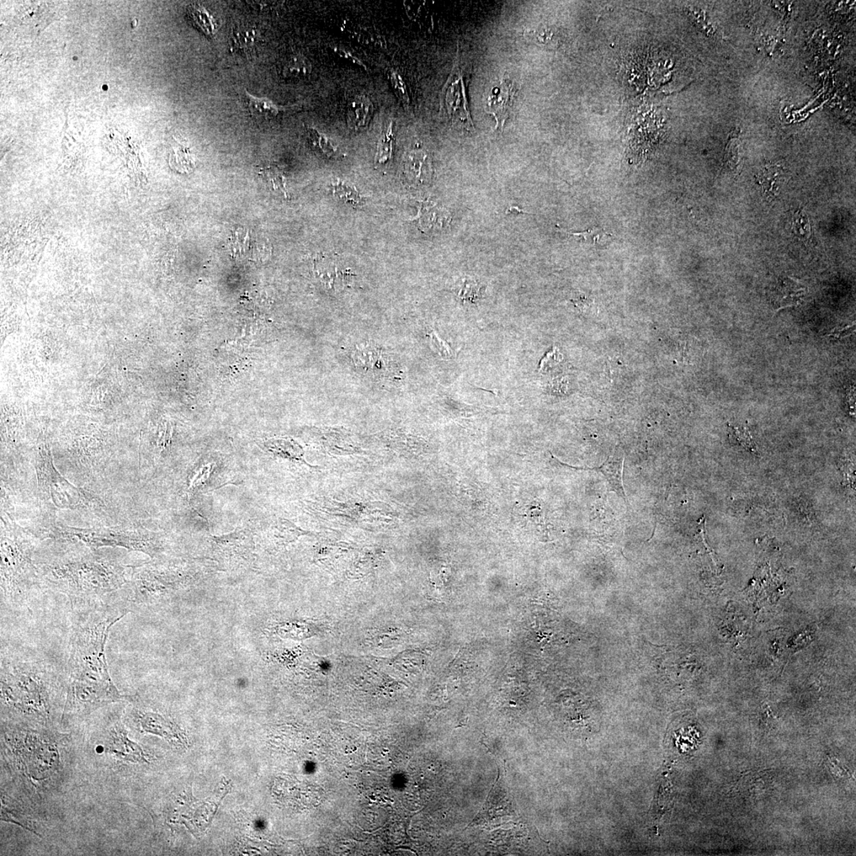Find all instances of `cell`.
Masks as SVG:
<instances>
[{"instance_id":"obj_1","label":"cell","mask_w":856,"mask_h":856,"mask_svg":"<svg viewBox=\"0 0 856 856\" xmlns=\"http://www.w3.org/2000/svg\"><path fill=\"white\" fill-rule=\"evenodd\" d=\"M129 613L119 599L72 603L63 720L125 701L110 677L106 645L111 628Z\"/></svg>"},{"instance_id":"obj_2","label":"cell","mask_w":856,"mask_h":856,"mask_svg":"<svg viewBox=\"0 0 856 856\" xmlns=\"http://www.w3.org/2000/svg\"><path fill=\"white\" fill-rule=\"evenodd\" d=\"M97 550L46 564L39 571L41 586L66 595L71 603L118 599L129 581L126 567Z\"/></svg>"},{"instance_id":"obj_3","label":"cell","mask_w":856,"mask_h":856,"mask_svg":"<svg viewBox=\"0 0 856 856\" xmlns=\"http://www.w3.org/2000/svg\"><path fill=\"white\" fill-rule=\"evenodd\" d=\"M51 659L29 650H1V704L24 717L47 719L52 710L57 666Z\"/></svg>"},{"instance_id":"obj_4","label":"cell","mask_w":856,"mask_h":856,"mask_svg":"<svg viewBox=\"0 0 856 856\" xmlns=\"http://www.w3.org/2000/svg\"><path fill=\"white\" fill-rule=\"evenodd\" d=\"M41 586L28 542L13 533L1 536V604L19 608L29 604Z\"/></svg>"},{"instance_id":"obj_5","label":"cell","mask_w":856,"mask_h":856,"mask_svg":"<svg viewBox=\"0 0 856 856\" xmlns=\"http://www.w3.org/2000/svg\"><path fill=\"white\" fill-rule=\"evenodd\" d=\"M47 537L79 541L93 550H99L101 547H121L145 553L152 557L161 550V542L156 536L137 531L57 528Z\"/></svg>"},{"instance_id":"obj_6","label":"cell","mask_w":856,"mask_h":856,"mask_svg":"<svg viewBox=\"0 0 856 856\" xmlns=\"http://www.w3.org/2000/svg\"><path fill=\"white\" fill-rule=\"evenodd\" d=\"M39 486L58 508H75L90 501V494L71 485L53 466L49 453L40 454L36 464Z\"/></svg>"},{"instance_id":"obj_7","label":"cell","mask_w":856,"mask_h":856,"mask_svg":"<svg viewBox=\"0 0 856 856\" xmlns=\"http://www.w3.org/2000/svg\"><path fill=\"white\" fill-rule=\"evenodd\" d=\"M24 754H18L23 757L21 763H25L28 774L34 776L36 779H44L43 776L55 770L59 764V754L53 744L39 740L40 737L30 733L26 737Z\"/></svg>"},{"instance_id":"obj_8","label":"cell","mask_w":856,"mask_h":856,"mask_svg":"<svg viewBox=\"0 0 856 856\" xmlns=\"http://www.w3.org/2000/svg\"><path fill=\"white\" fill-rule=\"evenodd\" d=\"M217 555L228 564L248 561L253 552L252 535L248 530H237L221 537H211Z\"/></svg>"},{"instance_id":"obj_9","label":"cell","mask_w":856,"mask_h":856,"mask_svg":"<svg viewBox=\"0 0 856 856\" xmlns=\"http://www.w3.org/2000/svg\"><path fill=\"white\" fill-rule=\"evenodd\" d=\"M513 804L510 796L507 786L504 784L503 778L498 776L496 784L489 793L487 801L481 812L473 819L469 826L481 825L498 817L512 815Z\"/></svg>"},{"instance_id":"obj_10","label":"cell","mask_w":856,"mask_h":856,"mask_svg":"<svg viewBox=\"0 0 856 856\" xmlns=\"http://www.w3.org/2000/svg\"><path fill=\"white\" fill-rule=\"evenodd\" d=\"M105 751L121 762H146L141 748L130 740L125 728L120 724L111 728L106 742Z\"/></svg>"},{"instance_id":"obj_11","label":"cell","mask_w":856,"mask_h":856,"mask_svg":"<svg viewBox=\"0 0 856 856\" xmlns=\"http://www.w3.org/2000/svg\"><path fill=\"white\" fill-rule=\"evenodd\" d=\"M517 94L515 84L508 77H504L499 88L493 90L487 101V113L492 115L497 120L496 130L502 131L505 121L509 117Z\"/></svg>"},{"instance_id":"obj_12","label":"cell","mask_w":856,"mask_h":856,"mask_svg":"<svg viewBox=\"0 0 856 856\" xmlns=\"http://www.w3.org/2000/svg\"><path fill=\"white\" fill-rule=\"evenodd\" d=\"M131 716L142 731L161 736L172 744H183V738L178 728L161 715L134 709L131 711Z\"/></svg>"},{"instance_id":"obj_13","label":"cell","mask_w":856,"mask_h":856,"mask_svg":"<svg viewBox=\"0 0 856 856\" xmlns=\"http://www.w3.org/2000/svg\"><path fill=\"white\" fill-rule=\"evenodd\" d=\"M624 455L619 451H615V453L610 456L608 459L602 466L593 468L581 467L576 468V469L593 470L602 473L606 480L608 481L611 490L615 492L621 499H624L625 502H627L624 485Z\"/></svg>"},{"instance_id":"obj_14","label":"cell","mask_w":856,"mask_h":856,"mask_svg":"<svg viewBox=\"0 0 856 856\" xmlns=\"http://www.w3.org/2000/svg\"><path fill=\"white\" fill-rule=\"evenodd\" d=\"M806 288L797 280L786 279L781 281L774 292L773 303L776 308L799 304L804 299Z\"/></svg>"},{"instance_id":"obj_15","label":"cell","mask_w":856,"mask_h":856,"mask_svg":"<svg viewBox=\"0 0 856 856\" xmlns=\"http://www.w3.org/2000/svg\"><path fill=\"white\" fill-rule=\"evenodd\" d=\"M405 173L408 180L417 185L430 178V166L426 153L421 150L410 152L405 161Z\"/></svg>"},{"instance_id":"obj_16","label":"cell","mask_w":856,"mask_h":856,"mask_svg":"<svg viewBox=\"0 0 856 856\" xmlns=\"http://www.w3.org/2000/svg\"><path fill=\"white\" fill-rule=\"evenodd\" d=\"M374 112V105L365 97H355L348 105V125L350 129L359 130L368 124Z\"/></svg>"},{"instance_id":"obj_17","label":"cell","mask_w":856,"mask_h":856,"mask_svg":"<svg viewBox=\"0 0 856 856\" xmlns=\"http://www.w3.org/2000/svg\"><path fill=\"white\" fill-rule=\"evenodd\" d=\"M259 41L258 30L249 24H238L232 32V48L243 53H252Z\"/></svg>"},{"instance_id":"obj_18","label":"cell","mask_w":856,"mask_h":856,"mask_svg":"<svg viewBox=\"0 0 856 856\" xmlns=\"http://www.w3.org/2000/svg\"><path fill=\"white\" fill-rule=\"evenodd\" d=\"M250 113L257 119H270L286 110L267 98H259L246 92Z\"/></svg>"},{"instance_id":"obj_19","label":"cell","mask_w":856,"mask_h":856,"mask_svg":"<svg viewBox=\"0 0 856 856\" xmlns=\"http://www.w3.org/2000/svg\"><path fill=\"white\" fill-rule=\"evenodd\" d=\"M353 359L356 366L368 371L381 368L382 358L380 350L370 345H361L354 350Z\"/></svg>"},{"instance_id":"obj_20","label":"cell","mask_w":856,"mask_h":856,"mask_svg":"<svg viewBox=\"0 0 856 856\" xmlns=\"http://www.w3.org/2000/svg\"><path fill=\"white\" fill-rule=\"evenodd\" d=\"M414 219L419 222V228H423L424 231H428L434 226L442 227L445 216L444 211L433 203H423L419 205L418 215Z\"/></svg>"},{"instance_id":"obj_21","label":"cell","mask_w":856,"mask_h":856,"mask_svg":"<svg viewBox=\"0 0 856 856\" xmlns=\"http://www.w3.org/2000/svg\"><path fill=\"white\" fill-rule=\"evenodd\" d=\"M312 72V65L306 57L300 54L292 56L287 60L283 68H281V74L286 79H295L305 77Z\"/></svg>"},{"instance_id":"obj_22","label":"cell","mask_w":856,"mask_h":856,"mask_svg":"<svg viewBox=\"0 0 856 856\" xmlns=\"http://www.w3.org/2000/svg\"><path fill=\"white\" fill-rule=\"evenodd\" d=\"M188 15L195 28H199L206 37H212L215 33L214 21L208 12L199 5H190L188 8Z\"/></svg>"},{"instance_id":"obj_23","label":"cell","mask_w":856,"mask_h":856,"mask_svg":"<svg viewBox=\"0 0 856 856\" xmlns=\"http://www.w3.org/2000/svg\"><path fill=\"white\" fill-rule=\"evenodd\" d=\"M393 141H395L393 121H390L381 132L379 146H377L376 154V162L377 163L384 164L390 161L393 152Z\"/></svg>"},{"instance_id":"obj_24","label":"cell","mask_w":856,"mask_h":856,"mask_svg":"<svg viewBox=\"0 0 856 856\" xmlns=\"http://www.w3.org/2000/svg\"><path fill=\"white\" fill-rule=\"evenodd\" d=\"M275 538L277 539L281 544H286L295 541L299 537L310 535V532L303 530L299 526L285 519H279L275 526Z\"/></svg>"},{"instance_id":"obj_25","label":"cell","mask_w":856,"mask_h":856,"mask_svg":"<svg viewBox=\"0 0 856 856\" xmlns=\"http://www.w3.org/2000/svg\"><path fill=\"white\" fill-rule=\"evenodd\" d=\"M171 162L175 168L183 173L193 172L195 168L194 156L188 148L182 145L174 146Z\"/></svg>"},{"instance_id":"obj_26","label":"cell","mask_w":856,"mask_h":856,"mask_svg":"<svg viewBox=\"0 0 856 856\" xmlns=\"http://www.w3.org/2000/svg\"><path fill=\"white\" fill-rule=\"evenodd\" d=\"M783 175V168L779 166H770L764 168L759 173V183L762 186L765 195H775L777 184Z\"/></svg>"},{"instance_id":"obj_27","label":"cell","mask_w":856,"mask_h":856,"mask_svg":"<svg viewBox=\"0 0 856 856\" xmlns=\"http://www.w3.org/2000/svg\"><path fill=\"white\" fill-rule=\"evenodd\" d=\"M333 194L342 201L354 206L361 205V198L354 186L341 179L334 180L332 183Z\"/></svg>"},{"instance_id":"obj_28","label":"cell","mask_w":856,"mask_h":856,"mask_svg":"<svg viewBox=\"0 0 856 856\" xmlns=\"http://www.w3.org/2000/svg\"><path fill=\"white\" fill-rule=\"evenodd\" d=\"M259 174L265 181H267L271 188L287 196L284 175L279 168L274 166L265 167L261 169Z\"/></svg>"},{"instance_id":"obj_29","label":"cell","mask_w":856,"mask_h":856,"mask_svg":"<svg viewBox=\"0 0 856 856\" xmlns=\"http://www.w3.org/2000/svg\"><path fill=\"white\" fill-rule=\"evenodd\" d=\"M461 83V79H459L458 81L452 84L446 95V104H448L450 114H456V110L460 109H464L467 112L464 104V88L460 85Z\"/></svg>"},{"instance_id":"obj_30","label":"cell","mask_w":856,"mask_h":856,"mask_svg":"<svg viewBox=\"0 0 856 856\" xmlns=\"http://www.w3.org/2000/svg\"><path fill=\"white\" fill-rule=\"evenodd\" d=\"M307 134L310 139L319 150H321L326 156L332 157L336 155L337 148L333 145L332 141L326 135L321 134L312 127H307Z\"/></svg>"},{"instance_id":"obj_31","label":"cell","mask_w":856,"mask_h":856,"mask_svg":"<svg viewBox=\"0 0 856 856\" xmlns=\"http://www.w3.org/2000/svg\"><path fill=\"white\" fill-rule=\"evenodd\" d=\"M559 232H565L567 235L574 237L581 238L584 242L591 243L593 246H597L601 240H604L606 237H610L609 233L606 232L603 228L599 227H593L588 230L581 232H574L564 230L562 228H558Z\"/></svg>"},{"instance_id":"obj_32","label":"cell","mask_w":856,"mask_h":856,"mask_svg":"<svg viewBox=\"0 0 856 856\" xmlns=\"http://www.w3.org/2000/svg\"><path fill=\"white\" fill-rule=\"evenodd\" d=\"M792 230H793L797 237L806 242L809 241L811 230L810 221L806 215L804 210H800L795 212L793 216V221H792Z\"/></svg>"},{"instance_id":"obj_33","label":"cell","mask_w":856,"mask_h":856,"mask_svg":"<svg viewBox=\"0 0 856 856\" xmlns=\"http://www.w3.org/2000/svg\"><path fill=\"white\" fill-rule=\"evenodd\" d=\"M428 337L430 347L441 358L448 359L452 357L453 353H452L449 344L441 339L437 333L435 332H430L428 335Z\"/></svg>"},{"instance_id":"obj_34","label":"cell","mask_w":856,"mask_h":856,"mask_svg":"<svg viewBox=\"0 0 856 856\" xmlns=\"http://www.w3.org/2000/svg\"><path fill=\"white\" fill-rule=\"evenodd\" d=\"M390 81L392 85L393 90L401 102L408 108L409 105V97L407 92L406 83L404 82L400 74L395 70L390 72Z\"/></svg>"},{"instance_id":"obj_35","label":"cell","mask_w":856,"mask_h":856,"mask_svg":"<svg viewBox=\"0 0 856 856\" xmlns=\"http://www.w3.org/2000/svg\"><path fill=\"white\" fill-rule=\"evenodd\" d=\"M739 143L736 138H732L727 146V161L732 168L737 166L739 161Z\"/></svg>"},{"instance_id":"obj_36","label":"cell","mask_w":856,"mask_h":856,"mask_svg":"<svg viewBox=\"0 0 856 856\" xmlns=\"http://www.w3.org/2000/svg\"><path fill=\"white\" fill-rule=\"evenodd\" d=\"M332 49L334 52L337 53V55H338L340 58H342V59L366 68V66L363 61H361L357 57L352 55V52L344 49V48L332 46Z\"/></svg>"},{"instance_id":"obj_37","label":"cell","mask_w":856,"mask_h":856,"mask_svg":"<svg viewBox=\"0 0 856 856\" xmlns=\"http://www.w3.org/2000/svg\"><path fill=\"white\" fill-rule=\"evenodd\" d=\"M854 332H855V324L854 326L853 324H850V326H845L844 328L839 327V328H833V330L829 332L827 335V337L833 339H842L844 337L850 336V335L853 334Z\"/></svg>"},{"instance_id":"obj_38","label":"cell","mask_w":856,"mask_h":856,"mask_svg":"<svg viewBox=\"0 0 856 856\" xmlns=\"http://www.w3.org/2000/svg\"><path fill=\"white\" fill-rule=\"evenodd\" d=\"M743 432H742V433H741L740 430H735L736 434H737V435H740V436H741V437H744V435H746V432H744V430H743ZM743 439H744V440H746V444H747V445H748V449H752V450H753V444H751V439H750V436H749V435H748V436H747V435H746V439H744V438ZM744 441H743V444H742L743 446H744Z\"/></svg>"}]
</instances>
